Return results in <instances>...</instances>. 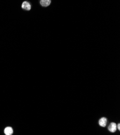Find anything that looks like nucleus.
I'll return each mask as SVG.
<instances>
[{
    "label": "nucleus",
    "instance_id": "f257e3e1",
    "mask_svg": "<svg viewBox=\"0 0 120 135\" xmlns=\"http://www.w3.org/2000/svg\"><path fill=\"white\" fill-rule=\"evenodd\" d=\"M22 8L24 10L29 11L31 9V4L28 1H24L22 4Z\"/></svg>",
    "mask_w": 120,
    "mask_h": 135
},
{
    "label": "nucleus",
    "instance_id": "f03ea898",
    "mask_svg": "<svg viewBox=\"0 0 120 135\" xmlns=\"http://www.w3.org/2000/svg\"><path fill=\"white\" fill-rule=\"evenodd\" d=\"M107 123V119L105 117H102L99 120V124L102 127H105Z\"/></svg>",
    "mask_w": 120,
    "mask_h": 135
},
{
    "label": "nucleus",
    "instance_id": "7ed1b4c3",
    "mask_svg": "<svg viewBox=\"0 0 120 135\" xmlns=\"http://www.w3.org/2000/svg\"><path fill=\"white\" fill-rule=\"evenodd\" d=\"M108 129L110 132H115L117 130V124L115 123H112L109 126Z\"/></svg>",
    "mask_w": 120,
    "mask_h": 135
},
{
    "label": "nucleus",
    "instance_id": "20e7f679",
    "mask_svg": "<svg viewBox=\"0 0 120 135\" xmlns=\"http://www.w3.org/2000/svg\"><path fill=\"white\" fill-rule=\"evenodd\" d=\"M51 3V0H41L40 4L44 7H47L50 5Z\"/></svg>",
    "mask_w": 120,
    "mask_h": 135
},
{
    "label": "nucleus",
    "instance_id": "39448f33",
    "mask_svg": "<svg viewBox=\"0 0 120 135\" xmlns=\"http://www.w3.org/2000/svg\"><path fill=\"white\" fill-rule=\"evenodd\" d=\"M13 132H14V130L10 127H7L4 130V133L6 135H11Z\"/></svg>",
    "mask_w": 120,
    "mask_h": 135
},
{
    "label": "nucleus",
    "instance_id": "423d86ee",
    "mask_svg": "<svg viewBox=\"0 0 120 135\" xmlns=\"http://www.w3.org/2000/svg\"><path fill=\"white\" fill-rule=\"evenodd\" d=\"M117 127V128H118V129L119 130H120V124H118Z\"/></svg>",
    "mask_w": 120,
    "mask_h": 135
}]
</instances>
